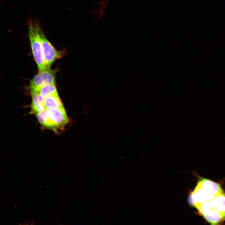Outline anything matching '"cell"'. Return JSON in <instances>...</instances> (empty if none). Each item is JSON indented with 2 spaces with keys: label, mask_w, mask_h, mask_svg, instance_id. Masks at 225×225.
I'll return each mask as SVG.
<instances>
[{
  "label": "cell",
  "mask_w": 225,
  "mask_h": 225,
  "mask_svg": "<svg viewBox=\"0 0 225 225\" xmlns=\"http://www.w3.org/2000/svg\"><path fill=\"white\" fill-rule=\"evenodd\" d=\"M36 116L43 128L58 132L57 129L49 118L46 109L38 113Z\"/></svg>",
  "instance_id": "obj_9"
},
{
  "label": "cell",
  "mask_w": 225,
  "mask_h": 225,
  "mask_svg": "<svg viewBox=\"0 0 225 225\" xmlns=\"http://www.w3.org/2000/svg\"><path fill=\"white\" fill-rule=\"evenodd\" d=\"M32 97V102L30 105V114L35 116L39 112L45 109L44 98L38 92L30 91Z\"/></svg>",
  "instance_id": "obj_5"
},
{
  "label": "cell",
  "mask_w": 225,
  "mask_h": 225,
  "mask_svg": "<svg viewBox=\"0 0 225 225\" xmlns=\"http://www.w3.org/2000/svg\"><path fill=\"white\" fill-rule=\"evenodd\" d=\"M37 30L45 64L47 69H48L56 60L62 57L65 51L58 50L54 47L46 37L39 22L37 25Z\"/></svg>",
  "instance_id": "obj_2"
},
{
  "label": "cell",
  "mask_w": 225,
  "mask_h": 225,
  "mask_svg": "<svg viewBox=\"0 0 225 225\" xmlns=\"http://www.w3.org/2000/svg\"><path fill=\"white\" fill-rule=\"evenodd\" d=\"M200 214L212 225L217 224L224 220L221 214L212 208L206 209Z\"/></svg>",
  "instance_id": "obj_8"
},
{
  "label": "cell",
  "mask_w": 225,
  "mask_h": 225,
  "mask_svg": "<svg viewBox=\"0 0 225 225\" xmlns=\"http://www.w3.org/2000/svg\"><path fill=\"white\" fill-rule=\"evenodd\" d=\"M38 20L29 19L28 23V37L34 59L37 65L38 72L47 70L44 62L41 44L38 38L37 25Z\"/></svg>",
  "instance_id": "obj_1"
},
{
  "label": "cell",
  "mask_w": 225,
  "mask_h": 225,
  "mask_svg": "<svg viewBox=\"0 0 225 225\" xmlns=\"http://www.w3.org/2000/svg\"><path fill=\"white\" fill-rule=\"evenodd\" d=\"M197 184L203 189L214 196L223 192L219 184L208 179L199 178Z\"/></svg>",
  "instance_id": "obj_6"
},
{
  "label": "cell",
  "mask_w": 225,
  "mask_h": 225,
  "mask_svg": "<svg viewBox=\"0 0 225 225\" xmlns=\"http://www.w3.org/2000/svg\"><path fill=\"white\" fill-rule=\"evenodd\" d=\"M34 92L38 93L44 98L51 96L58 95L55 84L43 86Z\"/></svg>",
  "instance_id": "obj_10"
},
{
  "label": "cell",
  "mask_w": 225,
  "mask_h": 225,
  "mask_svg": "<svg viewBox=\"0 0 225 225\" xmlns=\"http://www.w3.org/2000/svg\"><path fill=\"white\" fill-rule=\"evenodd\" d=\"M57 70L50 69L38 72L30 81L28 89L30 91H35L39 88L49 84H55Z\"/></svg>",
  "instance_id": "obj_3"
},
{
  "label": "cell",
  "mask_w": 225,
  "mask_h": 225,
  "mask_svg": "<svg viewBox=\"0 0 225 225\" xmlns=\"http://www.w3.org/2000/svg\"><path fill=\"white\" fill-rule=\"evenodd\" d=\"M44 103L46 109L63 106L58 95L51 96L44 98Z\"/></svg>",
  "instance_id": "obj_11"
},
{
  "label": "cell",
  "mask_w": 225,
  "mask_h": 225,
  "mask_svg": "<svg viewBox=\"0 0 225 225\" xmlns=\"http://www.w3.org/2000/svg\"><path fill=\"white\" fill-rule=\"evenodd\" d=\"M48 116L57 131L62 130L68 122L63 106L58 108L46 109Z\"/></svg>",
  "instance_id": "obj_4"
},
{
  "label": "cell",
  "mask_w": 225,
  "mask_h": 225,
  "mask_svg": "<svg viewBox=\"0 0 225 225\" xmlns=\"http://www.w3.org/2000/svg\"><path fill=\"white\" fill-rule=\"evenodd\" d=\"M212 208H213L222 216L225 220V193L223 192L213 196L209 201Z\"/></svg>",
  "instance_id": "obj_7"
}]
</instances>
